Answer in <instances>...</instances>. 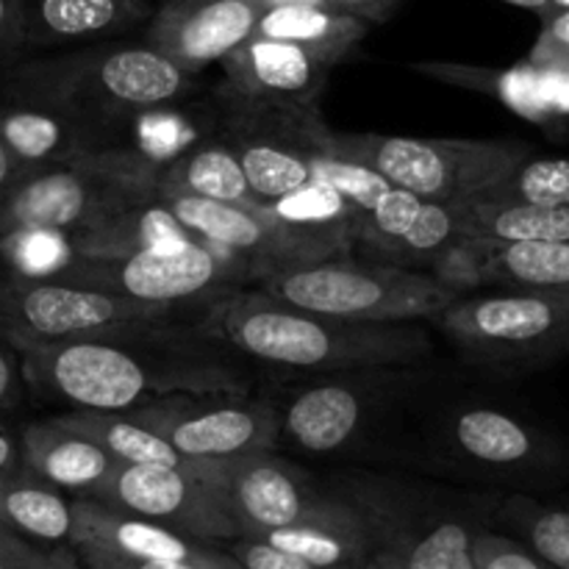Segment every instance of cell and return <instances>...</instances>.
I'll use <instances>...</instances> for the list:
<instances>
[{"instance_id": "obj_1", "label": "cell", "mask_w": 569, "mask_h": 569, "mask_svg": "<svg viewBox=\"0 0 569 569\" xmlns=\"http://www.w3.org/2000/svg\"><path fill=\"white\" fill-rule=\"evenodd\" d=\"M28 395L87 411H131L172 395H248L231 350L198 322H128L64 342H20Z\"/></svg>"}, {"instance_id": "obj_2", "label": "cell", "mask_w": 569, "mask_h": 569, "mask_svg": "<svg viewBox=\"0 0 569 569\" xmlns=\"http://www.w3.org/2000/svg\"><path fill=\"white\" fill-rule=\"evenodd\" d=\"M198 326L239 361H253L289 381L356 367L428 361L437 353L433 326L420 320H337L244 287L206 300Z\"/></svg>"}, {"instance_id": "obj_3", "label": "cell", "mask_w": 569, "mask_h": 569, "mask_svg": "<svg viewBox=\"0 0 569 569\" xmlns=\"http://www.w3.org/2000/svg\"><path fill=\"white\" fill-rule=\"evenodd\" d=\"M433 383L431 359L289 381L270 395L278 415V450L311 459L365 453L433 392Z\"/></svg>"}, {"instance_id": "obj_4", "label": "cell", "mask_w": 569, "mask_h": 569, "mask_svg": "<svg viewBox=\"0 0 569 569\" xmlns=\"http://www.w3.org/2000/svg\"><path fill=\"white\" fill-rule=\"evenodd\" d=\"M194 89L192 72L148 44L94 42L44 59H26L0 72V94L42 100L100 131L120 137L126 126L170 109Z\"/></svg>"}, {"instance_id": "obj_5", "label": "cell", "mask_w": 569, "mask_h": 569, "mask_svg": "<svg viewBox=\"0 0 569 569\" xmlns=\"http://www.w3.org/2000/svg\"><path fill=\"white\" fill-rule=\"evenodd\" d=\"M326 483L353 506L372 545L409 569H476L472 542L495 495L378 470H339Z\"/></svg>"}, {"instance_id": "obj_6", "label": "cell", "mask_w": 569, "mask_h": 569, "mask_svg": "<svg viewBox=\"0 0 569 569\" xmlns=\"http://www.w3.org/2000/svg\"><path fill=\"white\" fill-rule=\"evenodd\" d=\"M426 400L400 456L431 476L520 492L548 487L567 470L561 445L526 417L478 400H442L426 409Z\"/></svg>"}, {"instance_id": "obj_7", "label": "cell", "mask_w": 569, "mask_h": 569, "mask_svg": "<svg viewBox=\"0 0 569 569\" xmlns=\"http://www.w3.org/2000/svg\"><path fill=\"white\" fill-rule=\"evenodd\" d=\"M259 289L295 309L359 322H431L459 298L431 272L350 253L278 267Z\"/></svg>"}, {"instance_id": "obj_8", "label": "cell", "mask_w": 569, "mask_h": 569, "mask_svg": "<svg viewBox=\"0 0 569 569\" xmlns=\"http://www.w3.org/2000/svg\"><path fill=\"white\" fill-rule=\"evenodd\" d=\"M156 167L142 150L114 144L64 164L20 170L0 203V237L31 228L76 237L117 206L153 192Z\"/></svg>"}, {"instance_id": "obj_9", "label": "cell", "mask_w": 569, "mask_h": 569, "mask_svg": "<svg viewBox=\"0 0 569 569\" xmlns=\"http://www.w3.org/2000/svg\"><path fill=\"white\" fill-rule=\"evenodd\" d=\"M320 144L370 167L392 187L437 203H459L489 192L531 156L526 142L509 139H411L345 133L328 126L320 128Z\"/></svg>"}, {"instance_id": "obj_10", "label": "cell", "mask_w": 569, "mask_h": 569, "mask_svg": "<svg viewBox=\"0 0 569 569\" xmlns=\"http://www.w3.org/2000/svg\"><path fill=\"white\" fill-rule=\"evenodd\" d=\"M431 326L472 367L520 372L569 353V292L500 289L459 295Z\"/></svg>"}, {"instance_id": "obj_11", "label": "cell", "mask_w": 569, "mask_h": 569, "mask_svg": "<svg viewBox=\"0 0 569 569\" xmlns=\"http://www.w3.org/2000/svg\"><path fill=\"white\" fill-rule=\"evenodd\" d=\"M53 278L76 283V287L142 300V303L172 306L181 311H200L206 300L250 283L242 264L198 242L139 250L131 256H117V259L76 256Z\"/></svg>"}, {"instance_id": "obj_12", "label": "cell", "mask_w": 569, "mask_h": 569, "mask_svg": "<svg viewBox=\"0 0 569 569\" xmlns=\"http://www.w3.org/2000/svg\"><path fill=\"white\" fill-rule=\"evenodd\" d=\"M181 315L187 311L172 306L0 270V337L11 345L98 337L128 322L181 320Z\"/></svg>"}, {"instance_id": "obj_13", "label": "cell", "mask_w": 569, "mask_h": 569, "mask_svg": "<svg viewBox=\"0 0 569 569\" xmlns=\"http://www.w3.org/2000/svg\"><path fill=\"white\" fill-rule=\"evenodd\" d=\"M194 461H220L250 450H278V415L270 398L172 395L126 411Z\"/></svg>"}, {"instance_id": "obj_14", "label": "cell", "mask_w": 569, "mask_h": 569, "mask_svg": "<svg viewBox=\"0 0 569 569\" xmlns=\"http://www.w3.org/2000/svg\"><path fill=\"white\" fill-rule=\"evenodd\" d=\"M206 481L226 495L228 509L248 539L300 526L337 503V492L326 481H317L276 448L209 461Z\"/></svg>"}, {"instance_id": "obj_15", "label": "cell", "mask_w": 569, "mask_h": 569, "mask_svg": "<svg viewBox=\"0 0 569 569\" xmlns=\"http://www.w3.org/2000/svg\"><path fill=\"white\" fill-rule=\"evenodd\" d=\"M226 133L237 150L256 206L276 203L315 181L317 133L326 126L311 109H259V106L222 103Z\"/></svg>"}, {"instance_id": "obj_16", "label": "cell", "mask_w": 569, "mask_h": 569, "mask_svg": "<svg viewBox=\"0 0 569 569\" xmlns=\"http://www.w3.org/2000/svg\"><path fill=\"white\" fill-rule=\"evenodd\" d=\"M87 500L181 531L203 542L239 539L228 500L214 483L159 465H117V470Z\"/></svg>"}, {"instance_id": "obj_17", "label": "cell", "mask_w": 569, "mask_h": 569, "mask_svg": "<svg viewBox=\"0 0 569 569\" xmlns=\"http://www.w3.org/2000/svg\"><path fill=\"white\" fill-rule=\"evenodd\" d=\"M222 67L220 103L259 106V109H311L337 64L303 44L264 39L250 33L233 48Z\"/></svg>"}, {"instance_id": "obj_18", "label": "cell", "mask_w": 569, "mask_h": 569, "mask_svg": "<svg viewBox=\"0 0 569 569\" xmlns=\"http://www.w3.org/2000/svg\"><path fill=\"white\" fill-rule=\"evenodd\" d=\"M76 526L70 548L78 556L98 553L131 561H170L203 569H242L222 545L203 542L144 517L117 511L98 500L72 498Z\"/></svg>"}, {"instance_id": "obj_19", "label": "cell", "mask_w": 569, "mask_h": 569, "mask_svg": "<svg viewBox=\"0 0 569 569\" xmlns=\"http://www.w3.org/2000/svg\"><path fill=\"white\" fill-rule=\"evenodd\" d=\"M259 17L253 0H161L144 26V44L198 76L239 48Z\"/></svg>"}, {"instance_id": "obj_20", "label": "cell", "mask_w": 569, "mask_h": 569, "mask_svg": "<svg viewBox=\"0 0 569 569\" xmlns=\"http://www.w3.org/2000/svg\"><path fill=\"white\" fill-rule=\"evenodd\" d=\"M153 198L192 233L194 242L242 264L250 283H259L272 270L289 264L281 239L261 217L259 206L220 203V200L156 192V189Z\"/></svg>"}, {"instance_id": "obj_21", "label": "cell", "mask_w": 569, "mask_h": 569, "mask_svg": "<svg viewBox=\"0 0 569 569\" xmlns=\"http://www.w3.org/2000/svg\"><path fill=\"white\" fill-rule=\"evenodd\" d=\"M0 142L20 170H31L114 148L117 137L42 100L0 94Z\"/></svg>"}, {"instance_id": "obj_22", "label": "cell", "mask_w": 569, "mask_h": 569, "mask_svg": "<svg viewBox=\"0 0 569 569\" xmlns=\"http://www.w3.org/2000/svg\"><path fill=\"white\" fill-rule=\"evenodd\" d=\"M259 211L281 239L289 264L345 256L359 242V209L320 181L276 203L259 206Z\"/></svg>"}, {"instance_id": "obj_23", "label": "cell", "mask_w": 569, "mask_h": 569, "mask_svg": "<svg viewBox=\"0 0 569 569\" xmlns=\"http://www.w3.org/2000/svg\"><path fill=\"white\" fill-rule=\"evenodd\" d=\"M156 0H20L26 50L103 42L148 26Z\"/></svg>"}, {"instance_id": "obj_24", "label": "cell", "mask_w": 569, "mask_h": 569, "mask_svg": "<svg viewBox=\"0 0 569 569\" xmlns=\"http://www.w3.org/2000/svg\"><path fill=\"white\" fill-rule=\"evenodd\" d=\"M20 445L28 470L76 498H89L120 465L94 439L61 426L56 417L22 426Z\"/></svg>"}, {"instance_id": "obj_25", "label": "cell", "mask_w": 569, "mask_h": 569, "mask_svg": "<svg viewBox=\"0 0 569 569\" xmlns=\"http://www.w3.org/2000/svg\"><path fill=\"white\" fill-rule=\"evenodd\" d=\"M183 242H194V237L153 198V192L117 206L94 226L70 237L72 253L87 259H117Z\"/></svg>"}, {"instance_id": "obj_26", "label": "cell", "mask_w": 569, "mask_h": 569, "mask_svg": "<svg viewBox=\"0 0 569 569\" xmlns=\"http://www.w3.org/2000/svg\"><path fill=\"white\" fill-rule=\"evenodd\" d=\"M259 539L322 569H361L376 548L361 517L342 495H337V503L322 515L300 526L278 528Z\"/></svg>"}, {"instance_id": "obj_27", "label": "cell", "mask_w": 569, "mask_h": 569, "mask_svg": "<svg viewBox=\"0 0 569 569\" xmlns=\"http://www.w3.org/2000/svg\"><path fill=\"white\" fill-rule=\"evenodd\" d=\"M0 522L42 548H70L72 498L20 465L0 476Z\"/></svg>"}, {"instance_id": "obj_28", "label": "cell", "mask_w": 569, "mask_h": 569, "mask_svg": "<svg viewBox=\"0 0 569 569\" xmlns=\"http://www.w3.org/2000/svg\"><path fill=\"white\" fill-rule=\"evenodd\" d=\"M459 233L487 248L517 242H565L569 239L567 206H537L520 200H459Z\"/></svg>"}, {"instance_id": "obj_29", "label": "cell", "mask_w": 569, "mask_h": 569, "mask_svg": "<svg viewBox=\"0 0 569 569\" xmlns=\"http://www.w3.org/2000/svg\"><path fill=\"white\" fill-rule=\"evenodd\" d=\"M156 192L192 194V198L220 200V203L256 206L237 150L228 139L192 144L156 167Z\"/></svg>"}, {"instance_id": "obj_30", "label": "cell", "mask_w": 569, "mask_h": 569, "mask_svg": "<svg viewBox=\"0 0 569 569\" xmlns=\"http://www.w3.org/2000/svg\"><path fill=\"white\" fill-rule=\"evenodd\" d=\"M61 426L94 439L103 450H109L120 465H159L172 470L192 472L198 478H209V461H194L178 453L164 437L150 431L148 426L128 417L126 411H87L72 409L56 415Z\"/></svg>"}, {"instance_id": "obj_31", "label": "cell", "mask_w": 569, "mask_h": 569, "mask_svg": "<svg viewBox=\"0 0 569 569\" xmlns=\"http://www.w3.org/2000/svg\"><path fill=\"white\" fill-rule=\"evenodd\" d=\"M367 31H370V22L359 20V17L342 14L328 6L298 3L261 11L253 37L303 44V48L326 56L331 64H339L359 48Z\"/></svg>"}, {"instance_id": "obj_32", "label": "cell", "mask_w": 569, "mask_h": 569, "mask_svg": "<svg viewBox=\"0 0 569 569\" xmlns=\"http://www.w3.org/2000/svg\"><path fill=\"white\" fill-rule=\"evenodd\" d=\"M489 528L520 539L556 569H569V509L542 503L526 492L495 495Z\"/></svg>"}, {"instance_id": "obj_33", "label": "cell", "mask_w": 569, "mask_h": 569, "mask_svg": "<svg viewBox=\"0 0 569 569\" xmlns=\"http://www.w3.org/2000/svg\"><path fill=\"white\" fill-rule=\"evenodd\" d=\"M483 287L569 292V239L489 248L487 264H483Z\"/></svg>"}, {"instance_id": "obj_34", "label": "cell", "mask_w": 569, "mask_h": 569, "mask_svg": "<svg viewBox=\"0 0 569 569\" xmlns=\"http://www.w3.org/2000/svg\"><path fill=\"white\" fill-rule=\"evenodd\" d=\"M76 259L72 244L59 231H14L0 237V270L26 278H53Z\"/></svg>"}, {"instance_id": "obj_35", "label": "cell", "mask_w": 569, "mask_h": 569, "mask_svg": "<svg viewBox=\"0 0 569 569\" xmlns=\"http://www.w3.org/2000/svg\"><path fill=\"white\" fill-rule=\"evenodd\" d=\"M478 198L520 200L537 206H567L569 209V159H533L528 156L520 167Z\"/></svg>"}, {"instance_id": "obj_36", "label": "cell", "mask_w": 569, "mask_h": 569, "mask_svg": "<svg viewBox=\"0 0 569 569\" xmlns=\"http://www.w3.org/2000/svg\"><path fill=\"white\" fill-rule=\"evenodd\" d=\"M317 142H320V133H317ZM311 167H315V181L326 183L333 192L342 194L350 206L359 209V214H367V211L376 209L378 200L392 189V183L378 176V172H372L370 167L342 159V156L331 153L322 144L315 150Z\"/></svg>"}, {"instance_id": "obj_37", "label": "cell", "mask_w": 569, "mask_h": 569, "mask_svg": "<svg viewBox=\"0 0 569 569\" xmlns=\"http://www.w3.org/2000/svg\"><path fill=\"white\" fill-rule=\"evenodd\" d=\"M472 559H476V569H556L542 556L526 548L520 539L489 526L476 533Z\"/></svg>"}, {"instance_id": "obj_38", "label": "cell", "mask_w": 569, "mask_h": 569, "mask_svg": "<svg viewBox=\"0 0 569 569\" xmlns=\"http://www.w3.org/2000/svg\"><path fill=\"white\" fill-rule=\"evenodd\" d=\"M539 20H542V31L528 56V64L537 70L569 72V9L548 11Z\"/></svg>"}, {"instance_id": "obj_39", "label": "cell", "mask_w": 569, "mask_h": 569, "mask_svg": "<svg viewBox=\"0 0 569 569\" xmlns=\"http://www.w3.org/2000/svg\"><path fill=\"white\" fill-rule=\"evenodd\" d=\"M222 548L242 565V569H322L311 565V561L300 559V556L272 548V545L261 542V539H228V542H222Z\"/></svg>"}, {"instance_id": "obj_40", "label": "cell", "mask_w": 569, "mask_h": 569, "mask_svg": "<svg viewBox=\"0 0 569 569\" xmlns=\"http://www.w3.org/2000/svg\"><path fill=\"white\" fill-rule=\"evenodd\" d=\"M28 400L26 378H22L20 353L14 345L0 337V417L14 415Z\"/></svg>"}, {"instance_id": "obj_41", "label": "cell", "mask_w": 569, "mask_h": 569, "mask_svg": "<svg viewBox=\"0 0 569 569\" xmlns=\"http://www.w3.org/2000/svg\"><path fill=\"white\" fill-rule=\"evenodd\" d=\"M26 53L28 50L26 42H22L20 0H0V72L9 70Z\"/></svg>"}, {"instance_id": "obj_42", "label": "cell", "mask_w": 569, "mask_h": 569, "mask_svg": "<svg viewBox=\"0 0 569 569\" xmlns=\"http://www.w3.org/2000/svg\"><path fill=\"white\" fill-rule=\"evenodd\" d=\"M0 569H87L72 548H39L28 556H0Z\"/></svg>"}, {"instance_id": "obj_43", "label": "cell", "mask_w": 569, "mask_h": 569, "mask_svg": "<svg viewBox=\"0 0 569 569\" xmlns=\"http://www.w3.org/2000/svg\"><path fill=\"white\" fill-rule=\"evenodd\" d=\"M322 3H326L328 9H337L342 11V14H353L372 26V22H383L387 17H392L395 9H398L403 0H322Z\"/></svg>"}, {"instance_id": "obj_44", "label": "cell", "mask_w": 569, "mask_h": 569, "mask_svg": "<svg viewBox=\"0 0 569 569\" xmlns=\"http://www.w3.org/2000/svg\"><path fill=\"white\" fill-rule=\"evenodd\" d=\"M87 569H203L194 565H170V561H131V559H114V556H98L87 553L78 556Z\"/></svg>"}, {"instance_id": "obj_45", "label": "cell", "mask_w": 569, "mask_h": 569, "mask_svg": "<svg viewBox=\"0 0 569 569\" xmlns=\"http://www.w3.org/2000/svg\"><path fill=\"white\" fill-rule=\"evenodd\" d=\"M22 465L20 428H11L0 420V476L17 470Z\"/></svg>"}, {"instance_id": "obj_46", "label": "cell", "mask_w": 569, "mask_h": 569, "mask_svg": "<svg viewBox=\"0 0 569 569\" xmlns=\"http://www.w3.org/2000/svg\"><path fill=\"white\" fill-rule=\"evenodd\" d=\"M39 548H42V545L28 542V539H22L20 533H14L11 528H6L3 522H0V556H28Z\"/></svg>"}, {"instance_id": "obj_47", "label": "cell", "mask_w": 569, "mask_h": 569, "mask_svg": "<svg viewBox=\"0 0 569 569\" xmlns=\"http://www.w3.org/2000/svg\"><path fill=\"white\" fill-rule=\"evenodd\" d=\"M17 176H20V167H17V161L11 159V153L6 150V144L0 142V203H3L6 194H9L11 183L17 181Z\"/></svg>"}, {"instance_id": "obj_48", "label": "cell", "mask_w": 569, "mask_h": 569, "mask_svg": "<svg viewBox=\"0 0 569 569\" xmlns=\"http://www.w3.org/2000/svg\"><path fill=\"white\" fill-rule=\"evenodd\" d=\"M361 569H409V567H406L400 559H395L392 553H387V550L372 548L370 559L365 561V567H361Z\"/></svg>"}, {"instance_id": "obj_49", "label": "cell", "mask_w": 569, "mask_h": 569, "mask_svg": "<svg viewBox=\"0 0 569 569\" xmlns=\"http://www.w3.org/2000/svg\"><path fill=\"white\" fill-rule=\"evenodd\" d=\"M500 3H509V6H517V9L533 11L537 17H542L545 11H548V0H500Z\"/></svg>"}, {"instance_id": "obj_50", "label": "cell", "mask_w": 569, "mask_h": 569, "mask_svg": "<svg viewBox=\"0 0 569 569\" xmlns=\"http://www.w3.org/2000/svg\"><path fill=\"white\" fill-rule=\"evenodd\" d=\"M256 6H259L261 11L267 9H278V6H298V3H306V6H326L322 0H253Z\"/></svg>"}, {"instance_id": "obj_51", "label": "cell", "mask_w": 569, "mask_h": 569, "mask_svg": "<svg viewBox=\"0 0 569 569\" xmlns=\"http://www.w3.org/2000/svg\"><path fill=\"white\" fill-rule=\"evenodd\" d=\"M559 9H569V0H548V11H559ZM545 11V14H548Z\"/></svg>"}]
</instances>
